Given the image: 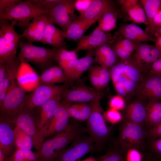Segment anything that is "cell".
<instances>
[{
  "label": "cell",
  "mask_w": 161,
  "mask_h": 161,
  "mask_svg": "<svg viewBox=\"0 0 161 161\" xmlns=\"http://www.w3.org/2000/svg\"><path fill=\"white\" fill-rule=\"evenodd\" d=\"M75 1L61 0L49 10L48 13L51 23L58 25L65 32L71 23L78 17L74 13Z\"/></svg>",
  "instance_id": "11"
},
{
  "label": "cell",
  "mask_w": 161,
  "mask_h": 161,
  "mask_svg": "<svg viewBox=\"0 0 161 161\" xmlns=\"http://www.w3.org/2000/svg\"><path fill=\"white\" fill-rule=\"evenodd\" d=\"M142 4L146 16L148 27L146 32L153 36L155 27L154 19L161 2V0H141Z\"/></svg>",
  "instance_id": "32"
},
{
  "label": "cell",
  "mask_w": 161,
  "mask_h": 161,
  "mask_svg": "<svg viewBox=\"0 0 161 161\" xmlns=\"http://www.w3.org/2000/svg\"><path fill=\"white\" fill-rule=\"evenodd\" d=\"M68 83L61 85L41 84L30 95H27L23 107L33 109L39 107L54 97L62 94L68 89Z\"/></svg>",
  "instance_id": "9"
},
{
  "label": "cell",
  "mask_w": 161,
  "mask_h": 161,
  "mask_svg": "<svg viewBox=\"0 0 161 161\" xmlns=\"http://www.w3.org/2000/svg\"><path fill=\"white\" fill-rule=\"evenodd\" d=\"M145 153L151 158L161 159V137L147 141Z\"/></svg>",
  "instance_id": "39"
},
{
  "label": "cell",
  "mask_w": 161,
  "mask_h": 161,
  "mask_svg": "<svg viewBox=\"0 0 161 161\" xmlns=\"http://www.w3.org/2000/svg\"><path fill=\"white\" fill-rule=\"evenodd\" d=\"M154 47V46L146 44L140 43L135 50L134 53L131 56L143 71V64L148 57L151 50Z\"/></svg>",
  "instance_id": "37"
},
{
  "label": "cell",
  "mask_w": 161,
  "mask_h": 161,
  "mask_svg": "<svg viewBox=\"0 0 161 161\" xmlns=\"http://www.w3.org/2000/svg\"><path fill=\"white\" fill-rule=\"evenodd\" d=\"M6 74L5 65L0 63V82H2L4 79Z\"/></svg>",
  "instance_id": "52"
},
{
  "label": "cell",
  "mask_w": 161,
  "mask_h": 161,
  "mask_svg": "<svg viewBox=\"0 0 161 161\" xmlns=\"http://www.w3.org/2000/svg\"><path fill=\"white\" fill-rule=\"evenodd\" d=\"M0 63H10L16 58L17 49L21 34L15 30L14 25L6 20L0 21Z\"/></svg>",
  "instance_id": "5"
},
{
  "label": "cell",
  "mask_w": 161,
  "mask_h": 161,
  "mask_svg": "<svg viewBox=\"0 0 161 161\" xmlns=\"http://www.w3.org/2000/svg\"><path fill=\"white\" fill-rule=\"evenodd\" d=\"M147 137L145 127L126 120L121 124L115 144L127 150L143 152L146 146Z\"/></svg>",
  "instance_id": "3"
},
{
  "label": "cell",
  "mask_w": 161,
  "mask_h": 161,
  "mask_svg": "<svg viewBox=\"0 0 161 161\" xmlns=\"http://www.w3.org/2000/svg\"><path fill=\"white\" fill-rule=\"evenodd\" d=\"M4 161H38L36 153L31 150L16 148L12 154Z\"/></svg>",
  "instance_id": "38"
},
{
  "label": "cell",
  "mask_w": 161,
  "mask_h": 161,
  "mask_svg": "<svg viewBox=\"0 0 161 161\" xmlns=\"http://www.w3.org/2000/svg\"><path fill=\"white\" fill-rule=\"evenodd\" d=\"M20 0H0V14L8 8L21 2Z\"/></svg>",
  "instance_id": "50"
},
{
  "label": "cell",
  "mask_w": 161,
  "mask_h": 161,
  "mask_svg": "<svg viewBox=\"0 0 161 161\" xmlns=\"http://www.w3.org/2000/svg\"><path fill=\"white\" fill-rule=\"evenodd\" d=\"M109 69L114 87L119 95L127 100L134 97L144 78L143 71L131 57L120 60Z\"/></svg>",
  "instance_id": "1"
},
{
  "label": "cell",
  "mask_w": 161,
  "mask_h": 161,
  "mask_svg": "<svg viewBox=\"0 0 161 161\" xmlns=\"http://www.w3.org/2000/svg\"><path fill=\"white\" fill-rule=\"evenodd\" d=\"M115 40L110 33L104 32L97 27L91 33L80 38L73 51L77 53L81 50L93 49L105 44H112Z\"/></svg>",
  "instance_id": "16"
},
{
  "label": "cell",
  "mask_w": 161,
  "mask_h": 161,
  "mask_svg": "<svg viewBox=\"0 0 161 161\" xmlns=\"http://www.w3.org/2000/svg\"><path fill=\"white\" fill-rule=\"evenodd\" d=\"M78 161H97V159L92 156H90L82 160Z\"/></svg>",
  "instance_id": "54"
},
{
  "label": "cell",
  "mask_w": 161,
  "mask_h": 161,
  "mask_svg": "<svg viewBox=\"0 0 161 161\" xmlns=\"http://www.w3.org/2000/svg\"><path fill=\"white\" fill-rule=\"evenodd\" d=\"M101 97L102 94L99 91L85 86H79L65 91L61 102L69 104L73 102L85 103L94 101Z\"/></svg>",
  "instance_id": "15"
},
{
  "label": "cell",
  "mask_w": 161,
  "mask_h": 161,
  "mask_svg": "<svg viewBox=\"0 0 161 161\" xmlns=\"http://www.w3.org/2000/svg\"><path fill=\"white\" fill-rule=\"evenodd\" d=\"M161 137V122L147 129V141Z\"/></svg>",
  "instance_id": "48"
},
{
  "label": "cell",
  "mask_w": 161,
  "mask_h": 161,
  "mask_svg": "<svg viewBox=\"0 0 161 161\" xmlns=\"http://www.w3.org/2000/svg\"><path fill=\"white\" fill-rule=\"evenodd\" d=\"M89 80L92 86L97 91L101 89L100 81L95 66H91L89 72Z\"/></svg>",
  "instance_id": "45"
},
{
  "label": "cell",
  "mask_w": 161,
  "mask_h": 161,
  "mask_svg": "<svg viewBox=\"0 0 161 161\" xmlns=\"http://www.w3.org/2000/svg\"><path fill=\"white\" fill-rule=\"evenodd\" d=\"M146 105L147 119L145 127L148 129L161 122V102L150 100H148Z\"/></svg>",
  "instance_id": "30"
},
{
  "label": "cell",
  "mask_w": 161,
  "mask_h": 161,
  "mask_svg": "<svg viewBox=\"0 0 161 161\" xmlns=\"http://www.w3.org/2000/svg\"><path fill=\"white\" fill-rule=\"evenodd\" d=\"M118 17L117 10L107 12L97 21L99 23L97 27L103 31L109 32L116 28Z\"/></svg>",
  "instance_id": "34"
},
{
  "label": "cell",
  "mask_w": 161,
  "mask_h": 161,
  "mask_svg": "<svg viewBox=\"0 0 161 161\" xmlns=\"http://www.w3.org/2000/svg\"><path fill=\"white\" fill-rule=\"evenodd\" d=\"M128 151L115 144L104 155L97 159V161H126Z\"/></svg>",
  "instance_id": "36"
},
{
  "label": "cell",
  "mask_w": 161,
  "mask_h": 161,
  "mask_svg": "<svg viewBox=\"0 0 161 161\" xmlns=\"http://www.w3.org/2000/svg\"><path fill=\"white\" fill-rule=\"evenodd\" d=\"M161 35V27H155L154 33Z\"/></svg>",
  "instance_id": "55"
},
{
  "label": "cell",
  "mask_w": 161,
  "mask_h": 161,
  "mask_svg": "<svg viewBox=\"0 0 161 161\" xmlns=\"http://www.w3.org/2000/svg\"><path fill=\"white\" fill-rule=\"evenodd\" d=\"M68 83L63 69L58 65L53 66L44 71L39 77L38 84H54L61 83Z\"/></svg>",
  "instance_id": "26"
},
{
  "label": "cell",
  "mask_w": 161,
  "mask_h": 161,
  "mask_svg": "<svg viewBox=\"0 0 161 161\" xmlns=\"http://www.w3.org/2000/svg\"><path fill=\"white\" fill-rule=\"evenodd\" d=\"M137 100H161V77L149 75L144 78L134 95Z\"/></svg>",
  "instance_id": "17"
},
{
  "label": "cell",
  "mask_w": 161,
  "mask_h": 161,
  "mask_svg": "<svg viewBox=\"0 0 161 161\" xmlns=\"http://www.w3.org/2000/svg\"><path fill=\"white\" fill-rule=\"evenodd\" d=\"M93 0H75V7L80 13L83 14L88 8Z\"/></svg>",
  "instance_id": "49"
},
{
  "label": "cell",
  "mask_w": 161,
  "mask_h": 161,
  "mask_svg": "<svg viewBox=\"0 0 161 161\" xmlns=\"http://www.w3.org/2000/svg\"><path fill=\"white\" fill-rule=\"evenodd\" d=\"M11 118L16 126L31 137L33 146L38 151L44 140L38 130L36 122V114L35 115L34 109L23 107Z\"/></svg>",
  "instance_id": "8"
},
{
  "label": "cell",
  "mask_w": 161,
  "mask_h": 161,
  "mask_svg": "<svg viewBox=\"0 0 161 161\" xmlns=\"http://www.w3.org/2000/svg\"><path fill=\"white\" fill-rule=\"evenodd\" d=\"M151 161H161V159L151 158Z\"/></svg>",
  "instance_id": "57"
},
{
  "label": "cell",
  "mask_w": 161,
  "mask_h": 161,
  "mask_svg": "<svg viewBox=\"0 0 161 161\" xmlns=\"http://www.w3.org/2000/svg\"><path fill=\"white\" fill-rule=\"evenodd\" d=\"M110 44H105L93 49L95 60L102 66L109 69L116 64L118 58Z\"/></svg>",
  "instance_id": "24"
},
{
  "label": "cell",
  "mask_w": 161,
  "mask_h": 161,
  "mask_svg": "<svg viewBox=\"0 0 161 161\" xmlns=\"http://www.w3.org/2000/svg\"><path fill=\"white\" fill-rule=\"evenodd\" d=\"M84 131L78 124L69 123L64 130L44 142L36 153L38 161H54L69 144L81 137Z\"/></svg>",
  "instance_id": "2"
},
{
  "label": "cell",
  "mask_w": 161,
  "mask_h": 161,
  "mask_svg": "<svg viewBox=\"0 0 161 161\" xmlns=\"http://www.w3.org/2000/svg\"><path fill=\"white\" fill-rule=\"evenodd\" d=\"M126 13L134 23L148 25L145 13L140 0H134Z\"/></svg>",
  "instance_id": "33"
},
{
  "label": "cell",
  "mask_w": 161,
  "mask_h": 161,
  "mask_svg": "<svg viewBox=\"0 0 161 161\" xmlns=\"http://www.w3.org/2000/svg\"><path fill=\"white\" fill-rule=\"evenodd\" d=\"M114 37L115 39L117 37L118 38H125L137 43L149 41L155 42L156 40L154 36L133 24L121 26Z\"/></svg>",
  "instance_id": "19"
},
{
  "label": "cell",
  "mask_w": 161,
  "mask_h": 161,
  "mask_svg": "<svg viewBox=\"0 0 161 161\" xmlns=\"http://www.w3.org/2000/svg\"><path fill=\"white\" fill-rule=\"evenodd\" d=\"M69 105L61 102L53 117L41 130L40 132L44 140L63 131L67 126L69 117L67 111Z\"/></svg>",
  "instance_id": "14"
},
{
  "label": "cell",
  "mask_w": 161,
  "mask_h": 161,
  "mask_svg": "<svg viewBox=\"0 0 161 161\" xmlns=\"http://www.w3.org/2000/svg\"><path fill=\"white\" fill-rule=\"evenodd\" d=\"M117 10L114 2L111 0H93L87 9L78 17L94 24L105 13Z\"/></svg>",
  "instance_id": "20"
},
{
  "label": "cell",
  "mask_w": 161,
  "mask_h": 161,
  "mask_svg": "<svg viewBox=\"0 0 161 161\" xmlns=\"http://www.w3.org/2000/svg\"><path fill=\"white\" fill-rule=\"evenodd\" d=\"M49 23L52 24L48 13L36 16L22 34L23 38H25L29 44H32L36 41L42 43L44 29Z\"/></svg>",
  "instance_id": "18"
},
{
  "label": "cell",
  "mask_w": 161,
  "mask_h": 161,
  "mask_svg": "<svg viewBox=\"0 0 161 161\" xmlns=\"http://www.w3.org/2000/svg\"><path fill=\"white\" fill-rule=\"evenodd\" d=\"M49 10L39 9L28 0L21 1L7 9L0 14V19L6 20L14 25L26 29L36 16L48 13Z\"/></svg>",
  "instance_id": "6"
},
{
  "label": "cell",
  "mask_w": 161,
  "mask_h": 161,
  "mask_svg": "<svg viewBox=\"0 0 161 161\" xmlns=\"http://www.w3.org/2000/svg\"><path fill=\"white\" fill-rule=\"evenodd\" d=\"M16 126L11 118L0 117V161H4L16 149L14 148Z\"/></svg>",
  "instance_id": "13"
},
{
  "label": "cell",
  "mask_w": 161,
  "mask_h": 161,
  "mask_svg": "<svg viewBox=\"0 0 161 161\" xmlns=\"http://www.w3.org/2000/svg\"><path fill=\"white\" fill-rule=\"evenodd\" d=\"M104 116L109 122L113 124L119 122L122 118L121 114L118 110L112 108L107 111Z\"/></svg>",
  "instance_id": "44"
},
{
  "label": "cell",
  "mask_w": 161,
  "mask_h": 161,
  "mask_svg": "<svg viewBox=\"0 0 161 161\" xmlns=\"http://www.w3.org/2000/svg\"><path fill=\"white\" fill-rule=\"evenodd\" d=\"M101 98L99 97L94 101L91 114L86 120L87 131L98 150L102 149L109 135V131L102 114L99 104Z\"/></svg>",
  "instance_id": "7"
},
{
  "label": "cell",
  "mask_w": 161,
  "mask_h": 161,
  "mask_svg": "<svg viewBox=\"0 0 161 161\" xmlns=\"http://www.w3.org/2000/svg\"><path fill=\"white\" fill-rule=\"evenodd\" d=\"M77 53L72 50H67L65 47L57 49L54 56V60L58 64L64 72L69 82V78L74 64L78 59Z\"/></svg>",
  "instance_id": "25"
},
{
  "label": "cell",
  "mask_w": 161,
  "mask_h": 161,
  "mask_svg": "<svg viewBox=\"0 0 161 161\" xmlns=\"http://www.w3.org/2000/svg\"><path fill=\"white\" fill-rule=\"evenodd\" d=\"M149 72V75L161 77V55L151 65Z\"/></svg>",
  "instance_id": "47"
},
{
  "label": "cell",
  "mask_w": 161,
  "mask_h": 161,
  "mask_svg": "<svg viewBox=\"0 0 161 161\" xmlns=\"http://www.w3.org/2000/svg\"><path fill=\"white\" fill-rule=\"evenodd\" d=\"M62 94L58 95L38 107L36 112V122L38 131L41 129L53 116L60 106Z\"/></svg>",
  "instance_id": "21"
},
{
  "label": "cell",
  "mask_w": 161,
  "mask_h": 161,
  "mask_svg": "<svg viewBox=\"0 0 161 161\" xmlns=\"http://www.w3.org/2000/svg\"><path fill=\"white\" fill-rule=\"evenodd\" d=\"M66 39L65 32L49 23L44 29L42 43L49 44L52 48H61L65 47Z\"/></svg>",
  "instance_id": "23"
},
{
  "label": "cell",
  "mask_w": 161,
  "mask_h": 161,
  "mask_svg": "<svg viewBox=\"0 0 161 161\" xmlns=\"http://www.w3.org/2000/svg\"><path fill=\"white\" fill-rule=\"evenodd\" d=\"M99 79L101 89L108 84L111 77L110 69L102 66H95Z\"/></svg>",
  "instance_id": "40"
},
{
  "label": "cell",
  "mask_w": 161,
  "mask_h": 161,
  "mask_svg": "<svg viewBox=\"0 0 161 161\" xmlns=\"http://www.w3.org/2000/svg\"><path fill=\"white\" fill-rule=\"evenodd\" d=\"M93 49H90L86 55L76 60L69 78V82L77 80L90 68L93 61Z\"/></svg>",
  "instance_id": "29"
},
{
  "label": "cell",
  "mask_w": 161,
  "mask_h": 161,
  "mask_svg": "<svg viewBox=\"0 0 161 161\" xmlns=\"http://www.w3.org/2000/svg\"><path fill=\"white\" fill-rule=\"evenodd\" d=\"M109 105L111 108L117 110H122L125 107L124 99L122 97L119 95L112 97L110 100Z\"/></svg>",
  "instance_id": "46"
},
{
  "label": "cell",
  "mask_w": 161,
  "mask_h": 161,
  "mask_svg": "<svg viewBox=\"0 0 161 161\" xmlns=\"http://www.w3.org/2000/svg\"><path fill=\"white\" fill-rule=\"evenodd\" d=\"M161 55V49L154 46L151 50L150 54L143 65V72L149 70L153 63Z\"/></svg>",
  "instance_id": "42"
},
{
  "label": "cell",
  "mask_w": 161,
  "mask_h": 161,
  "mask_svg": "<svg viewBox=\"0 0 161 161\" xmlns=\"http://www.w3.org/2000/svg\"><path fill=\"white\" fill-rule=\"evenodd\" d=\"M115 41L125 50L131 54L133 52L135 51L140 43L125 38H118L117 40L115 39Z\"/></svg>",
  "instance_id": "43"
},
{
  "label": "cell",
  "mask_w": 161,
  "mask_h": 161,
  "mask_svg": "<svg viewBox=\"0 0 161 161\" xmlns=\"http://www.w3.org/2000/svg\"><path fill=\"white\" fill-rule=\"evenodd\" d=\"M154 24L155 28L156 27H161V2L154 17Z\"/></svg>",
  "instance_id": "51"
},
{
  "label": "cell",
  "mask_w": 161,
  "mask_h": 161,
  "mask_svg": "<svg viewBox=\"0 0 161 161\" xmlns=\"http://www.w3.org/2000/svg\"><path fill=\"white\" fill-rule=\"evenodd\" d=\"M136 100L129 104L125 110L126 120L145 127L147 119L146 105Z\"/></svg>",
  "instance_id": "22"
},
{
  "label": "cell",
  "mask_w": 161,
  "mask_h": 161,
  "mask_svg": "<svg viewBox=\"0 0 161 161\" xmlns=\"http://www.w3.org/2000/svg\"><path fill=\"white\" fill-rule=\"evenodd\" d=\"M33 6L41 10H49L61 0H28Z\"/></svg>",
  "instance_id": "41"
},
{
  "label": "cell",
  "mask_w": 161,
  "mask_h": 161,
  "mask_svg": "<svg viewBox=\"0 0 161 161\" xmlns=\"http://www.w3.org/2000/svg\"><path fill=\"white\" fill-rule=\"evenodd\" d=\"M154 35L156 37L155 46L161 49V35L155 34Z\"/></svg>",
  "instance_id": "53"
},
{
  "label": "cell",
  "mask_w": 161,
  "mask_h": 161,
  "mask_svg": "<svg viewBox=\"0 0 161 161\" xmlns=\"http://www.w3.org/2000/svg\"><path fill=\"white\" fill-rule=\"evenodd\" d=\"M21 61L18 56L12 62L4 64L6 74L4 79L0 82V92L5 91L7 93L10 87L16 83V78Z\"/></svg>",
  "instance_id": "28"
},
{
  "label": "cell",
  "mask_w": 161,
  "mask_h": 161,
  "mask_svg": "<svg viewBox=\"0 0 161 161\" xmlns=\"http://www.w3.org/2000/svg\"><path fill=\"white\" fill-rule=\"evenodd\" d=\"M93 24L78 16L71 23L65 32L66 39L68 41L78 42L86 31Z\"/></svg>",
  "instance_id": "27"
},
{
  "label": "cell",
  "mask_w": 161,
  "mask_h": 161,
  "mask_svg": "<svg viewBox=\"0 0 161 161\" xmlns=\"http://www.w3.org/2000/svg\"><path fill=\"white\" fill-rule=\"evenodd\" d=\"M27 95L16 83L10 86L0 106V117L11 118L22 108Z\"/></svg>",
  "instance_id": "10"
},
{
  "label": "cell",
  "mask_w": 161,
  "mask_h": 161,
  "mask_svg": "<svg viewBox=\"0 0 161 161\" xmlns=\"http://www.w3.org/2000/svg\"><path fill=\"white\" fill-rule=\"evenodd\" d=\"M18 47L20 50L18 56L22 63H32L44 71L54 66V63L56 62L54 56L57 49L34 46L25 42L22 38L19 41Z\"/></svg>",
  "instance_id": "4"
},
{
  "label": "cell",
  "mask_w": 161,
  "mask_h": 161,
  "mask_svg": "<svg viewBox=\"0 0 161 161\" xmlns=\"http://www.w3.org/2000/svg\"><path fill=\"white\" fill-rule=\"evenodd\" d=\"M14 134L15 144L16 148L31 150L33 145L30 136L16 125L14 130Z\"/></svg>",
  "instance_id": "35"
},
{
  "label": "cell",
  "mask_w": 161,
  "mask_h": 161,
  "mask_svg": "<svg viewBox=\"0 0 161 161\" xmlns=\"http://www.w3.org/2000/svg\"><path fill=\"white\" fill-rule=\"evenodd\" d=\"M94 102L69 105L67 111L69 117L80 121L87 120L91 114Z\"/></svg>",
  "instance_id": "31"
},
{
  "label": "cell",
  "mask_w": 161,
  "mask_h": 161,
  "mask_svg": "<svg viewBox=\"0 0 161 161\" xmlns=\"http://www.w3.org/2000/svg\"><path fill=\"white\" fill-rule=\"evenodd\" d=\"M144 161H151V157L147 154H144Z\"/></svg>",
  "instance_id": "56"
},
{
  "label": "cell",
  "mask_w": 161,
  "mask_h": 161,
  "mask_svg": "<svg viewBox=\"0 0 161 161\" xmlns=\"http://www.w3.org/2000/svg\"><path fill=\"white\" fill-rule=\"evenodd\" d=\"M94 143L90 136H81L64 149L54 161H78L92 151Z\"/></svg>",
  "instance_id": "12"
}]
</instances>
